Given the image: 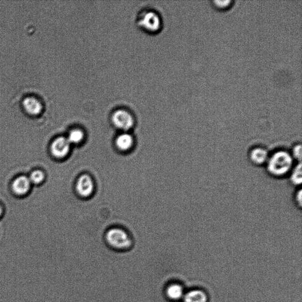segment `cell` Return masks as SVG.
<instances>
[{
	"label": "cell",
	"instance_id": "6da1fadb",
	"mask_svg": "<svg viewBox=\"0 0 302 302\" xmlns=\"http://www.w3.org/2000/svg\"><path fill=\"white\" fill-rule=\"evenodd\" d=\"M294 165L295 161L290 152L285 149H279L270 154L265 167L270 176L283 178L288 175L289 176Z\"/></svg>",
	"mask_w": 302,
	"mask_h": 302
},
{
	"label": "cell",
	"instance_id": "7a4b0ae2",
	"mask_svg": "<svg viewBox=\"0 0 302 302\" xmlns=\"http://www.w3.org/2000/svg\"><path fill=\"white\" fill-rule=\"evenodd\" d=\"M106 238L107 243L117 249H126L131 245L128 235L121 229H111L108 231Z\"/></svg>",
	"mask_w": 302,
	"mask_h": 302
},
{
	"label": "cell",
	"instance_id": "3957f363",
	"mask_svg": "<svg viewBox=\"0 0 302 302\" xmlns=\"http://www.w3.org/2000/svg\"><path fill=\"white\" fill-rule=\"evenodd\" d=\"M161 24L160 15L152 11L145 12L139 20L140 26L150 33L157 32L160 30Z\"/></svg>",
	"mask_w": 302,
	"mask_h": 302
},
{
	"label": "cell",
	"instance_id": "277c9868",
	"mask_svg": "<svg viewBox=\"0 0 302 302\" xmlns=\"http://www.w3.org/2000/svg\"><path fill=\"white\" fill-rule=\"evenodd\" d=\"M112 122L117 129L123 131H129L134 125V119L132 114L125 109L114 111L112 116Z\"/></svg>",
	"mask_w": 302,
	"mask_h": 302
},
{
	"label": "cell",
	"instance_id": "5b68a950",
	"mask_svg": "<svg viewBox=\"0 0 302 302\" xmlns=\"http://www.w3.org/2000/svg\"><path fill=\"white\" fill-rule=\"evenodd\" d=\"M32 186L28 176H25V174H20V176L12 180L10 189L14 196L23 197L30 193Z\"/></svg>",
	"mask_w": 302,
	"mask_h": 302
},
{
	"label": "cell",
	"instance_id": "8992f818",
	"mask_svg": "<svg viewBox=\"0 0 302 302\" xmlns=\"http://www.w3.org/2000/svg\"><path fill=\"white\" fill-rule=\"evenodd\" d=\"M22 107L28 115L37 116L43 112V105L41 101L35 95H28L23 98Z\"/></svg>",
	"mask_w": 302,
	"mask_h": 302
},
{
	"label": "cell",
	"instance_id": "52a82bcc",
	"mask_svg": "<svg viewBox=\"0 0 302 302\" xmlns=\"http://www.w3.org/2000/svg\"><path fill=\"white\" fill-rule=\"evenodd\" d=\"M71 144L68 139L59 136L53 140L50 145V150L54 157L62 159L66 157L71 149Z\"/></svg>",
	"mask_w": 302,
	"mask_h": 302
},
{
	"label": "cell",
	"instance_id": "ba28073f",
	"mask_svg": "<svg viewBox=\"0 0 302 302\" xmlns=\"http://www.w3.org/2000/svg\"><path fill=\"white\" fill-rule=\"evenodd\" d=\"M269 152L261 146H256L250 149L249 158L250 163L256 166L265 165L269 157Z\"/></svg>",
	"mask_w": 302,
	"mask_h": 302
},
{
	"label": "cell",
	"instance_id": "9c48e42d",
	"mask_svg": "<svg viewBox=\"0 0 302 302\" xmlns=\"http://www.w3.org/2000/svg\"><path fill=\"white\" fill-rule=\"evenodd\" d=\"M76 190L82 197L90 196L94 190V182L91 177L85 174L79 178L76 184Z\"/></svg>",
	"mask_w": 302,
	"mask_h": 302
},
{
	"label": "cell",
	"instance_id": "30bf717a",
	"mask_svg": "<svg viewBox=\"0 0 302 302\" xmlns=\"http://www.w3.org/2000/svg\"><path fill=\"white\" fill-rule=\"evenodd\" d=\"M133 140L132 136L128 133H123L117 136L116 145L120 150L126 151L132 147Z\"/></svg>",
	"mask_w": 302,
	"mask_h": 302
},
{
	"label": "cell",
	"instance_id": "8fae6325",
	"mask_svg": "<svg viewBox=\"0 0 302 302\" xmlns=\"http://www.w3.org/2000/svg\"><path fill=\"white\" fill-rule=\"evenodd\" d=\"M302 163H299L295 164L294 167L292 168L291 173H289V180L292 185L299 187L301 186L302 181Z\"/></svg>",
	"mask_w": 302,
	"mask_h": 302
},
{
	"label": "cell",
	"instance_id": "7c38bea8",
	"mask_svg": "<svg viewBox=\"0 0 302 302\" xmlns=\"http://www.w3.org/2000/svg\"><path fill=\"white\" fill-rule=\"evenodd\" d=\"M185 302H206L207 297L204 292L200 290L191 291L184 297Z\"/></svg>",
	"mask_w": 302,
	"mask_h": 302
},
{
	"label": "cell",
	"instance_id": "4fadbf2b",
	"mask_svg": "<svg viewBox=\"0 0 302 302\" xmlns=\"http://www.w3.org/2000/svg\"><path fill=\"white\" fill-rule=\"evenodd\" d=\"M28 177L32 186H40L44 183L46 176L43 170L37 169L31 171Z\"/></svg>",
	"mask_w": 302,
	"mask_h": 302
},
{
	"label": "cell",
	"instance_id": "5bb4252c",
	"mask_svg": "<svg viewBox=\"0 0 302 302\" xmlns=\"http://www.w3.org/2000/svg\"><path fill=\"white\" fill-rule=\"evenodd\" d=\"M167 295L171 300H179L183 295V288L182 286L178 284H173L168 286L167 291Z\"/></svg>",
	"mask_w": 302,
	"mask_h": 302
},
{
	"label": "cell",
	"instance_id": "9a60e30c",
	"mask_svg": "<svg viewBox=\"0 0 302 302\" xmlns=\"http://www.w3.org/2000/svg\"><path fill=\"white\" fill-rule=\"evenodd\" d=\"M84 133L81 129H74L69 132L68 139L71 144H79L84 139Z\"/></svg>",
	"mask_w": 302,
	"mask_h": 302
},
{
	"label": "cell",
	"instance_id": "2e32d148",
	"mask_svg": "<svg viewBox=\"0 0 302 302\" xmlns=\"http://www.w3.org/2000/svg\"><path fill=\"white\" fill-rule=\"evenodd\" d=\"M234 1H230V0H227V1H219V0H215V1H211L212 5L213 7L217 9V10L223 11L228 10L230 9L234 4Z\"/></svg>",
	"mask_w": 302,
	"mask_h": 302
},
{
	"label": "cell",
	"instance_id": "e0dca14e",
	"mask_svg": "<svg viewBox=\"0 0 302 302\" xmlns=\"http://www.w3.org/2000/svg\"><path fill=\"white\" fill-rule=\"evenodd\" d=\"M290 154L293 158L295 161H297V163H301L302 161V145L301 144H297L293 146Z\"/></svg>",
	"mask_w": 302,
	"mask_h": 302
},
{
	"label": "cell",
	"instance_id": "ac0fdd59",
	"mask_svg": "<svg viewBox=\"0 0 302 302\" xmlns=\"http://www.w3.org/2000/svg\"><path fill=\"white\" fill-rule=\"evenodd\" d=\"M302 193L301 189H299L295 193L294 201L298 208H301L302 205Z\"/></svg>",
	"mask_w": 302,
	"mask_h": 302
},
{
	"label": "cell",
	"instance_id": "d6986e66",
	"mask_svg": "<svg viewBox=\"0 0 302 302\" xmlns=\"http://www.w3.org/2000/svg\"><path fill=\"white\" fill-rule=\"evenodd\" d=\"M4 206L0 203V220H1L2 217L3 215H4Z\"/></svg>",
	"mask_w": 302,
	"mask_h": 302
}]
</instances>
